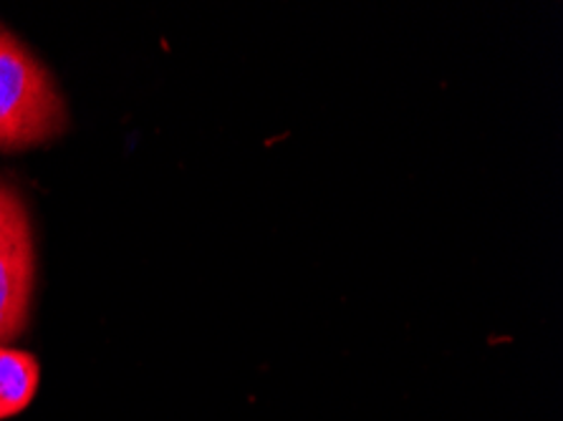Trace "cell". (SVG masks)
<instances>
[{
	"instance_id": "cell-1",
	"label": "cell",
	"mask_w": 563,
	"mask_h": 421,
	"mask_svg": "<svg viewBox=\"0 0 563 421\" xmlns=\"http://www.w3.org/2000/svg\"><path fill=\"white\" fill-rule=\"evenodd\" d=\"M66 129L54 79L11 31L0 29V152L46 144Z\"/></svg>"
},
{
	"instance_id": "cell-2",
	"label": "cell",
	"mask_w": 563,
	"mask_h": 421,
	"mask_svg": "<svg viewBox=\"0 0 563 421\" xmlns=\"http://www.w3.org/2000/svg\"><path fill=\"white\" fill-rule=\"evenodd\" d=\"M36 288V245L29 210L19 197L0 218V339H19L29 325Z\"/></svg>"
},
{
	"instance_id": "cell-3",
	"label": "cell",
	"mask_w": 563,
	"mask_h": 421,
	"mask_svg": "<svg viewBox=\"0 0 563 421\" xmlns=\"http://www.w3.org/2000/svg\"><path fill=\"white\" fill-rule=\"evenodd\" d=\"M41 384V364L29 351L0 346V419L29 409Z\"/></svg>"
},
{
	"instance_id": "cell-4",
	"label": "cell",
	"mask_w": 563,
	"mask_h": 421,
	"mask_svg": "<svg viewBox=\"0 0 563 421\" xmlns=\"http://www.w3.org/2000/svg\"><path fill=\"white\" fill-rule=\"evenodd\" d=\"M19 197H21V195H19V192H15L11 185L0 182V218H3V214H5V210H8V208H11V204H13L15 200H19Z\"/></svg>"
},
{
	"instance_id": "cell-5",
	"label": "cell",
	"mask_w": 563,
	"mask_h": 421,
	"mask_svg": "<svg viewBox=\"0 0 563 421\" xmlns=\"http://www.w3.org/2000/svg\"><path fill=\"white\" fill-rule=\"evenodd\" d=\"M0 346H5V343H3V339H0Z\"/></svg>"
}]
</instances>
